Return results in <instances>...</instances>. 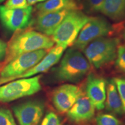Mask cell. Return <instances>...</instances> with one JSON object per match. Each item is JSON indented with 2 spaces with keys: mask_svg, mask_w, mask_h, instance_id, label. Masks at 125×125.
<instances>
[{
  "mask_svg": "<svg viewBox=\"0 0 125 125\" xmlns=\"http://www.w3.org/2000/svg\"><path fill=\"white\" fill-rule=\"evenodd\" d=\"M7 43L4 59L5 65L21 54L38 50H48L54 46V42L49 36L31 28L14 32Z\"/></svg>",
  "mask_w": 125,
  "mask_h": 125,
  "instance_id": "cell-1",
  "label": "cell"
},
{
  "mask_svg": "<svg viewBox=\"0 0 125 125\" xmlns=\"http://www.w3.org/2000/svg\"><path fill=\"white\" fill-rule=\"evenodd\" d=\"M90 64L85 56L75 48L68 49L56 70V77L62 82L75 83L89 73Z\"/></svg>",
  "mask_w": 125,
  "mask_h": 125,
  "instance_id": "cell-2",
  "label": "cell"
},
{
  "mask_svg": "<svg viewBox=\"0 0 125 125\" xmlns=\"http://www.w3.org/2000/svg\"><path fill=\"white\" fill-rule=\"evenodd\" d=\"M90 17L79 10H71L56 28L51 37L57 45L67 48L74 44Z\"/></svg>",
  "mask_w": 125,
  "mask_h": 125,
  "instance_id": "cell-3",
  "label": "cell"
},
{
  "mask_svg": "<svg viewBox=\"0 0 125 125\" xmlns=\"http://www.w3.org/2000/svg\"><path fill=\"white\" fill-rule=\"evenodd\" d=\"M118 43L116 38L101 37L89 43L83 51L90 64L99 69L116 59Z\"/></svg>",
  "mask_w": 125,
  "mask_h": 125,
  "instance_id": "cell-4",
  "label": "cell"
},
{
  "mask_svg": "<svg viewBox=\"0 0 125 125\" xmlns=\"http://www.w3.org/2000/svg\"><path fill=\"white\" fill-rule=\"evenodd\" d=\"M41 77V75H36L18 79L0 85V102H10L40 91Z\"/></svg>",
  "mask_w": 125,
  "mask_h": 125,
  "instance_id": "cell-5",
  "label": "cell"
},
{
  "mask_svg": "<svg viewBox=\"0 0 125 125\" xmlns=\"http://www.w3.org/2000/svg\"><path fill=\"white\" fill-rule=\"evenodd\" d=\"M113 26L107 19L102 17H90L81 29L73 46L79 51H83L91 42L107 37L113 33Z\"/></svg>",
  "mask_w": 125,
  "mask_h": 125,
  "instance_id": "cell-6",
  "label": "cell"
},
{
  "mask_svg": "<svg viewBox=\"0 0 125 125\" xmlns=\"http://www.w3.org/2000/svg\"><path fill=\"white\" fill-rule=\"evenodd\" d=\"M48 53L41 49L21 54L10 61L0 71V78H11L23 74L37 65Z\"/></svg>",
  "mask_w": 125,
  "mask_h": 125,
  "instance_id": "cell-7",
  "label": "cell"
},
{
  "mask_svg": "<svg viewBox=\"0 0 125 125\" xmlns=\"http://www.w3.org/2000/svg\"><path fill=\"white\" fill-rule=\"evenodd\" d=\"M32 10L31 6L23 9H9L0 5V21L5 29L13 32L26 29L31 22Z\"/></svg>",
  "mask_w": 125,
  "mask_h": 125,
  "instance_id": "cell-8",
  "label": "cell"
},
{
  "mask_svg": "<svg viewBox=\"0 0 125 125\" xmlns=\"http://www.w3.org/2000/svg\"><path fill=\"white\" fill-rule=\"evenodd\" d=\"M66 49L65 47L56 45L55 46L51 48L49 52L47 53L43 58L37 65L23 74L11 78H0V85L16 79L32 77L37 74L48 71L60 61Z\"/></svg>",
  "mask_w": 125,
  "mask_h": 125,
  "instance_id": "cell-9",
  "label": "cell"
},
{
  "mask_svg": "<svg viewBox=\"0 0 125 125\" xmlns=\"http://www.w3.org/2000/svg\"><path fill=\"white\" fill-rule=\"evenodd\" d=\"M19 125H39L44 112V105L38 101H29L13 108Z\"/></svg>",
  "mask_w": 125,
  "mask_h": 125,
  "instance_id": "cell-10",
  "label": "cell"
},
{
  "mask_svg": "<svg viewBox=\"0 0 125 125\" xmlns=\"http://www.w3.org/2000/svg\"><path fill=\"white\" fill-rule=\"evenodd\" d=\"M82 93L81 89L76 85L73 84L61 85L53 93V104L59 112L65 113L73 107Z\"/></svg>",
  "mask_w": 125,
  "mask_h": 125,
  "instance_id": "cell-11",
  "label": "cell"
},
{
  "mask_svg": "<svg viewBox=\"0 0 125 125\" xmlns=\"http://www.w3.org/2000/svg\"><path fill=\"white\" fill-rule=\"evenodd\" d=\"M107 81L104 78L90 73L87 78L86 94L97 110L105 108Z\"/></svg>",
  "mask_w": 125,
  "mask_h": 125,
  "instance_id": "cell-12",
  "label": "cell"
},
{
  "mask_svg": "<svg viewBox=\"0 0 125 125\" xmlns=\"http://www.w3.org/2000/svg\"><path fill=\"white\" fill-rule=\"evenodd\" d=\"M95 108L87 95L82 93L71 108L67 111V116L74 123L88 122L94 118Z\"/></svg>",
  "mask_w": 125,
  "mask_h": 125,
  "instance_id": "cell-13",
  "label": "cell"
},
{
  "mask_svg": "<svg viewBox=\"0 0 125 125\" xmlns=\"http://www.w3.org/2000/svg\"><path fill=\"white\" fill-rule=\"evenodd\" d=\"M71 10L64 9L38 15L35 22V29L48 36H52L54 30L62 23Z\"/></svg>",
  "mask_w": 125,
  "mask_h": 125,
  "instance_id": "cell-14",
  "label": "cell"
},
{
  "mask_svg": "<svg viewBox=\"0 0 125 125\" xmlns=\"http://www.w3.org/2000/svg\"><path fill=\"white\" fill-rule=\"evenodd\" d=\"M79 8L76 0H47L35 7L38 16L64 9L79 10Z\"/></svg>",
  "mask_w": 125,
  "mask_h": 125,
  "instance_id": "cell-15",
  "label": "cell"
},
{
  "mask_svg": "<svg viewBox=\"0 0 125 125\" xmlns=\"http://www.w3.org/2000/svg\"><path fill=\"white\" fill-rule=\"evenodd\" d=\"M105 108L115 115H121L124 113L121 97L113 78L107 81Z\"/></svg>",
  "mask_w": 125,
  "mask_h": 125,
  "instance_id": "cell-16",
  "label": "cell"
},
{
  "mask_svg": "<svg viewBox=\"0 0 125 125\" xmlns=\"http://www.w3.org/2000/svg\"><path fill=\"white\" fill-rule=\"evenodd\" d=\"M101 12L114 21L125 18V0H105Z\"/></svg>",
  "mask_w": 125,
  "mask_h": 125,
  "instance_id": "cell-17",
  "label": "cell"
},
{
  "mask_svg": "<svg viewBox=\"0 0 125 125\" xmlns=\"http://www.w3.org/2000/svg\"><path fill=\"white\" fill-rule=\"evenodd\" d=\"M97 125H122L121 121L111 114H100L96 117Z\"/></svg>",
  "mask_w": 125,
  "mask_h": 125,
  "instance_id": "cell-18",
  "label": "cell"
},
{
  "mask_svg": "<svg viewBox=\"0 0 125 125\" xmlns=\"http://www.w3.org/2000/svg\"><path fill=\"white\" fill-rule=\"evenodd\" d=\"M113 80L116 85L117 90L121 97L123 112L125 113V78L116 77L114 78Z\"/></svg>",
  "mask_w": 125,
  "mask_h": 125,
  "instance_id": "cell-19",
  "label": "cell"
},
{
  "mask_svg": "<svg viewBox=\"0 0 125 125\" xmlns=\"http://www.w3.org/2000/svg\"><path fill=\"white\" fill-rule=\"evenodd\" d=\"M115 65L116 68L125 73V47L119 46L118 48L117 55L115 59Z\"/></svg>",
  "mask_w": 125,
  "mask_h": 125,
  "instance_id": "cell-20",
  "label": "cell"
},
{
  "mask_svg": "<svg viewBox=\"0 0 125 125\" xmlns=\"http://www.w3.org/2000/svg\"><path fill=\"white\" fill-rule=\"evenodd\" d=\"M0 125H16L9 109L0 108Z\"/></svg>",
  "mask_w": 125,
  "mask_h": 125,
  "instance_id": "cell-21",
  "label": "cell"
},
{
  "mask_svg": "<svg viewBox=\"0 0 125 125\" xmlns=\"http://www.w3.org/2000/svg\"><path fill=\"white\" fill-rule=\"evenodd\" d=\"M105 0H85L86 10L90 13L101 12Z\"/></svg>",
  "mask_w": 125,
  "mask_h": 125,
  "instance_id": "cell-22",
  "label": "cell"
},
{
  "mask_svg": "<svg viewBox=\"0 0 125 125\" xmlns=\"http://www.w3.org/2000/svg\"><path fill=\"white\" fill-rule=\"evenodd\" d=\"M40 125H62L57 115L54 112H48L41 123Z\"/></svg>",
  "mask_w": 125,
  "mask_h": 125,
  "instance_id": "cell-23",
  "label": "cell"
},
{
  "mask_svg": "<svg viewBox=\"0 0 125 125\" xmlns=\"http://www.w3.org/2000/svg\"><path fill=\"white\" fill-rule=\"evenodd\" d=\"M4 6L9 9H23L29 5L27 0H7Z\"/></svg>",
  "mask_w": 125,
  "mask_h": 125,
  "instance_id": "cell-24",
  "label": "cell"
},
{
  "mask_svg": "<svg viewBox=\"0 0 125 125\" xmlns=\"http://www.w3.org/2000/svg\"><path fill=\"white\" fill-rule=\"evenodd\" d=\"M7 43L0 40V62L4 60L7 52Z\"/></svg>",
  "mask_w": 125,
  "mask_h": 125,
  "instance_id": "cell-25",
  "label": "cell"
},
{
  "mask_svg": "<svg viewBox=\"0 0 125 125\" xmlns=\"http://www.w3.org/2000/svg\"><path fill=\"white\" fill-rule=\"evenodd\" d=\"M46 1H47V0H27V3L29 6H31L32 5L37 4V3H41L45 2Z\"/></svg>",
  "mask_w": 125,
  "mask_h": 125,
  "instance_id": "cell-26",
  "label": "cell"
},
{
  "mask_svg": "<svg viewBox=\"0 0 125 125\" xmlns=\"http://www.w3.org/2000/svg\"><path fill=\"white\" fill-rule=\"evenodd\" d=\"M5 1V0H0V3L3 2H4V1Z\"/></svg>",
  "mask_w": 125,
  "mask_h": 125,
  "instance_id": "cell-27",
  "label": "cell"
},
{
  "mask_svg": "<svg viewBox=\"0 0 125 125\" xmlns=\"http://www.w3.org/2000/svg\"><path fill=\"white\" fill-rule=\"evenodd\" d=\"M124 38H125V33H124Z\"/></svg>",
  "mask_w": 125,
  "mask_h": 125,
  "instance_id": "cell-28",
  "label": "cell"
}]
</instances>
